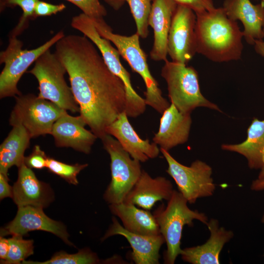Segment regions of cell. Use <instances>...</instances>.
I'll return each instance as SVG.
<instances>
[{"mask_svg":"<svg viewBox=\"0 0 264 264\" xmlns=\"http://www.w3.org/2000/svg\"><path fill=\"white\" fill-rule=\"evenodd\" d=\"M55 53L65 66L80 115L98 138L125 110L122 81L106 65L94 44L86 36L65 35L55 44Z\"/></svg>","mask_w":264,"mask_h":264,"instance_id":"cell-1","label":"cell"},{"mask_svg":"<svg viewBox=\"0 0 264 264\" xmlns=\"http://www.w3.org/2000/svg\"><path fill=\"white\" fill-rule=\"evenodd\" d=\"M196 14L197 51L217 63L241 59L243 49L242 31L222 7Z\"/></svg>","mask_w":264,"mask_h":264,"instance_id":"cell-2","label":"cell"},{"mask_svg":"<svg viewBox=\"0 0 264 264\" xmlns=\"http://www.w3.org/2000/svg\"><path fill=\"white\" fill-rule=\"evenodd\" d=\"M91 20L99 34L116 46L120 55L132 69L142 78L146 88L145 92L146 105L162 114L170 104L163 97L157 82L151 74L146 55L140 46L138 34L136 32L127 36L115 34L104 18Z\"/></svg>","mask_w":264,"mask_h":264,"instance_id":"cell-3","label":"cell"},{"mask_svg":"<svg viewBox=\"0 0 264 264\" xmlns=\"http://www.w3.org/2000/svg\"><path fill=\"white\" fill-rule=\"evenodd\" d=\"M187 202L179 191L174 190L167 206L161 205L153 214L167 245L165 264H174L177 256L180 255L181 239L185 225L192 226L194 220L206 225L208 223L207 217L204 213L190 209Z\"/></svg>","mask_w":264,"mask_h":264,"instance_id":"cell-4","label":"cell"},{"mask_svg":"<svg viewBox=\"0 0 264 264\" xmlns=\"http://www.w3.org/2000/svg\"><path fill=\"white\" fill-rule=\"evenodd\" d=\"M71 26L83 33L94 44L110 70L123 82L126 95L125 111L128 117L135 118L143 113L147 105L145 100L133 89L130 74L122 66L118 50L111 44L109 40L99 34L91 19L84 13L72 17Z\"/></svg>","mask_w":264,"mask_h":264,"instance_id":"cell-5","label":"cell"},{"mask_svg":"<svg viewBox=\"0 0 264 264\" xmlns=\"http://www.w3.org/2000/svg\"><path fill=\"white\" fill-rule=\"evenodd\" d=\"M161 75L167 85L171 103L181 112L190 113L198 107L221 112L219 107L202 94L197 70L192 66L165 61Z\"/></svg>","mask_w":264,"mask_h":264,"instance_id":"cell-6","label":"cell"},{"mask_svg":"<svg viewBox=\"0 0 264 264\" xmlns=\"http://www.w3.org/2000/svg\"><path fill=\"white\" fill-rule=\"evenodd\" d=\"M37 80L40 98L49 100L60 108L73 113L80 111L70 87L65 79L66 70L50 49L43 53L28 71Z\"/></svg>","mask_w":264,"mask_h":264,"instance_id":"cell-7","label":"cell"},{"mask_svg":"<svg viewBox=\"0 0 264 264\" xmlns=\"http://www.w3.org/2000/svg\"><path fill=\"white\" fill-rule=\"evenodd\" d=\"M64 36L61 30L44 44L31 50L23 49L22 42L17 37H9L6 48L0 53V64H4L0 74V98L21 95L17 86L22 75L43 53Z\"/></svg>","mask_w":264,"mask_h":264,"instance_id":"cell-8","label":"cell"},{"mask_svg":"<svg viewBox=\"0 0 264 264\" xmlns=\"http://www.w3.org/2000/svg\"><path fill=\"white\" fill-rule=\"evenodd\" d=\"M15 98L9 124L12 127L23 126L31 138L51 134L55 122L67 112L53 102L32 93L21 94Z\"/></svg>","mask_w":264,"mask_h":264,"instance_id":"cell-9","label":"cell"},{"mask_svg":"<svg viewBox=\"0 0 264 264\" xmlns=\"http://www.w3.org/2000/svg\"><path fill=\"white\" fill-rule=\"evenodd\" d=\"M101 139L110 158L111 181L104 199L110 204L121 203L141 174L140 162L132 158L112 135L108 134Z\"/></svg>","mask_w":264,"mask_h":264,"instance_id":"cell-10","label":"cell"},{"mask_svg":"<svg viewBox=\"0 0 264 264\" xmlns=\"http://www.w3.org/2000/svg\"><path fill=\"white\" fill-rule=\"evenodd\" d=\"M160 150L168 165L167 173L188 202L193 204L198 198L213 195L216 187L212 177V169L209 165L197 160L186 166L176 160L168 151L162 148Z\"/></svg>","mask_w":264,"mask_h":264,"instance_id":"cell-11","label":"cell"},{"mask_svg":"<svg viewBox=\"0 0 264 264\" xmlns=\"http://www.w3.org/2000/svg\"><path fill=\"white\" fill-rule=\"evenodd\" d=\"M196 18L193 10L177 5L168 38V55L172 61L187 65L197 53Z\"/></svg>","mask_w":264,"mask_h":264,"instance_id":"cell-12","label":"cell"},{"mask_svg":"<svg viewBox=\"0 0 264 264\" xmlns=\"http://www.w3.org/2000/svg\"><path fill=\"white\" fill-rule=\"evenodd\" d=\"M18 207L15 218L1 228V236H23L30 231L42 230L52 233L68 245L73 246L69 240V234L65 225L47 216L43 208L31 206Z\"/></svg>","mask_w":264,"mask_h":264,"instance_id":"cell-13","label":"cell"},{"mask_svg":"<svg viewBox=\"0 0 264 264\" xmlns=\"http://www.w3.org/2000/svg\"><path fill=\"white\" fill-rule=\"evenodd\" d=\"M87 124L80 115L73 116L67 112L54 123L51 134L58 147H69L88 154L98 138L91 131L85 128Z\"/></svg>","mask_w":264,"mask_h":264,"instance_id":"cell-14","label":"cell"},{"mask_svg":"<svg viewBox=\"0 0 264 264\" xmlns=\"http://www.w3.org/2000/svg\"><path fill=\"white\" fill-rule=\"evenodd\" d=\"M13 201L18 207H47L54 199L48 184L39 180L24 163L18 168V176L13 186Z\"/></svg>","mask_w":264,"mask_h":264,"instance_id":"cell-15","label":"cell"},{"mask_svg":"<svg viewBox=\"0 0 264 264\" xmlns=\"http://www.w3.org/2000/svg\"><path fill=\"white\" fill-rule=\"evenodd\" d=\"M114 235H121L128 241L132 249L131 258L135 264H159V250L165 242L161 234L147 236L129 232L112 217V223L101 240L103 241Z\"/></svg>","mask_w":264,"mask_h":264,"instance_id":"cell-16","label":"cell"},{"mask_svg":"<svg viewBox=\"0 0 264 264\" xmlns=\"http://www.w3.org/2000/svg\"><path fill=\"white\" fill-rule=\"evenodd\" d=\"M231 20L243 25L244 40L250 45L264 38V3L253 4L250 0H224L222 7Z\"/></svg>","mask_w":264,"mask_h":264,"instance_id":"cell-17","label":"cell"},{"mask_svg":"<svg viewBox=\"0 0 264 264\" xmlns=\"http://www.w3.org/2000/svg\"><path fill=\"white\" fill-rule=\"evenodd\" d=\"M125 111L108 127L107 134L114 136L131 156L144 162L149 158L156 157L160 151L154 142L143 140L137 134L129 121Z\"/></svg>","mask_w":264,"mask_h":264,"instance_id":"cell-18","label":"cell"},{"mask_svg":"<svg viewBox=\"0 0 264 264\" xmlns=\"http://www.w3.org/2000/svg\"><path fill=\"white\" fill-rule=\"evenodd\" d=\"M191 124L190 113L180 111L171 103L162 113L158 131L153 140L160 148L169 151L188 140Z\"/></svg>","mask_w":264,"mask_h":264,"instance_id":"cell-19","label":"cell"},{"mask_svg":"<svg viewBox=\"0 0 264 264\" xmlns=\"http://www.w3.org/2000/svg\"><path fill=\"white\" fill-rule=\"evenodd\" d=\"M177 3L174 0H153L149 25L154 31L150 58L154 61L167 60L169 33Z\"/></svg>","mask_w":264,"mask_h":264,"instance_id":"cell-20","label":"cell"},{"mask_svg":"<svg viewBox=\"0 0 264 264\" xmlns=\"http://www.w3.org/2000/svg\"><path fill=\"white\" fill-rule=\"evenodd\" d=\"M174 190L172 183L165 177L153 178L142 170L139 177L123 202L150 210L157 201L169 200Z\"/></svg>","mask_w":264,"mask_h":264,"instance_id":"cell-21","label":"cell"},{"mask_svg":"<svg viewBox=\"0 0 264 264\" xmlns=\"http://www.w3.org/2000/svg\"><path fill=\"white\" fill-rule=\"evenodd\" d=\"M207 226L210 232L207 241L202 245L182 249V259L192 264H219L220 254L224 245L233 237L232 231L220 227L218 220L211 219Z\"/></svg>","mask_w":264,"mask_h":264,"instance_id":"cell-22","label":"cell"},{"mask_svg":"<svg viewBox=\"0 0 264 264\" xmlns=\"http://www.w3.org/2000/svg\"><path fill=\"white\" fill-rule=\"evenodd\" d=\"M110 211L121 220L123 227L129 232L147 236L161 234L159 226L149 211L124 202L110 204Z\"/></svg>","mask_w":264,"mask_h":264,"instance_id":"cell-23","label":"cell"},{"mask_svg":"<svg viewBox=\"0 0 264 264\" xmlns=\"http://www.w3.org/2000/svg\"><path fill=\"white\" fill-rule=\"evenodd\" d=\"M221 148L243 155L250 169H262L264 167V120L254 118L245 141L237 144H222Z\"/></svg>","mask_w":264,"mask_h":264,"instance_id":"cell-24","label":"cell"},{"mask_svg":"<svg viewBox=\"0 0 264 264\" xmlns=\"http://www.w3.org/2000/svg\"><path fill=\"white\" fill-rule=\"evenodd\" d=\"M31 138L23 126H13L0 146V174L8 178L9 169L13 166L19 168L24 163V154Z\"/></svg>","mask_w":264,"mask_h":264,"instance_id":"cell-25","label":"cell"},{"mask_svg":"<svg viewBox=\"0 0 264 264\" xmlns=\"http://www.w3.org/2000/svg\"><path fill=\"white\" fill-rule=\"evenodd\" d=\"M100 261L97 254L88 248L80 250L74 254L61 251L54 254L48 260L34 262L24 260L23 264H96Z\"/></svg>","mask_w":264,"mask_h":264,"instance_id":"cell-26","label":"cell"},{"mask_svg":"<svg viewBox=\"0 0 264 264\" xmlns=\"http://www.w3.org/2000/svg\"><path fill=\"white\" fill-rule=\"evenodd\" d=\"M128 3L136 26V33L142 39L149 35V19L153 0H125Z\"/></svg>","mask_w":264,"mask_h":264,"instance_id":"cell-27","label":"cell"},{"mask_svg":"<svg viewBox=\"0 0 264 264\" xmlns=\"http://www.w3.org/2000/svg\"><path fill=\"white\" fill-rule=\"evenodd\" d=\"M39 0H5L0 5V12L6 7L19 6L22 10V14L18 24L10 32L9 37H17L28 27L30 20H33L35 7Z\"/></svg>","mask_w":264,"mask_h":264,"instance_id":"cell-28","label":"cell"},{"mask_svg":"<svg viewBox=\"0 0 264 264\" xmlns=\"http://www.w3.org/2000/svg\"><path fill=\"white\" fill-rule=\"evenodd\" d=\"M10 248L6 259L1 264H19L34 253V241L24 240L22 236H12L8 239Z\"/></svg>","mask_w":264,"mask_h":264,"instance_id":"cell-29","label":"cell"},{"mask_svg":"<svg viewBox=\"0 0 264 264\" xmlns=\"http://www.w3.org/2000/svg\"><path fill=\"white\" fill-rule=\"evenodd\" d=\"M88 166L87 163L68 164L48 157L46 168L48 171L65 179L67 182L77 185V176L79 173Z\"/></svg>","mask_w":264,"mask_h":264,"instance_id":"cell-30","label":"cell"},{"mask_svg":"<svg viewBox=\"0 0 264 264\" xmlns=\"http://www.w3.org/2000/svg\"><path fill=\"white\" fill-rule=\"evenodd\" d=\"M77 6L92 19L104 18L107 15L106 8L99 0H66Z\"/></svg>","mask_w":264,"mask_h":264,"instance_id":"cell-31","label":"cell"},{"mask_svg":"<svg viewBox=\"0 0 264 264\" xmlns=\"http://www.w3.org/2000/svg\"><path fill=\"white\" fill-rule=\"evenodd\" d=\"M48 156L39 145H35L32 153L24 157V163L30 169L41 170L46 168Z\"/></svg>","mask_w":264,"mask_h":264,"instance_id":"cell-32","label":"cell"},{"mask_svg":"<svg viewBox=\"0 0 264 264\" xmlns=\"http://www.w3.org/2000/svg\"><path fill=\"white\" fill-rule=\"evenodd\" d=\"M66 8V6L64 3L53 4L39 0L35 7L34 19L39 17L56 14L65 10Z\"/></svg>","mask_w":264,"mask_h":264,"instance_id":"cell-33","label":"cell"},{"mask_svg":"<svg viewBox=\"0 0 264 264\" xmlns=\"http://www.w3.org/2000/svg\"><path fill=\"white\" fill-rule=\"evenodd\" d=\"M177 4L187 7L196 14L210 11L215 8L212 0H174Z\"/></svg>","mask_w":264,"mask_h":264,"instance_id":"cell-34","label":"cell"},{"mask_svg":"<svg viewBox=\"0 0 264 264\" xmlns=\"http://www.w3.org/2000/svg\"><path fill=\"white\" fill-rule=\"evenodd\" d=\"M8 181L9 178L0 174V199L1 200L7 197L12 198L13 187L8 184Z\"/></svg>","mask_w":264,"mask_h":264,"instance_id":"cell-35","label":"cell"},{"mask_svg":"<svg viewBox=\"0 0 264 264\" xmlns=\"http://www.w3.org/2000/svg\"><path fill=\"white\" fill-rule=\"evenodd\" d=\"M10 248L8 239H6L3 236L0 237V261L5 260L8 255Z\"/></svg>","mask_w":264,"mask_h":264,"instance_id":"cell-36","label":"cell"},{"mask_svg":"<svg viewBox=\"0 0 264 264\" xmlns=\"http://www.w3.org/2000/svg\"><path fill=\"white\" fill-rule=\"evenodd\" d=\"M251 189L253 190L260 191L264 189V177L261 178H258L257 179L253 181ZM262 222L264 223V214L262 218Z\"/></svg>","mask_w":264,"mask_h":264,"instance_id":"cell-37","label":"cell"},{"mask_svg":"<svg viewBox=\"0 0 264 264\" xmlns=\"http://www.w3.org/2000/svg\"><path fill=\"white\" fill-rule=\"evenodd\" d=\"M110 7L114 10H119L126 2L125 0H104Z\"/></svg>","mask_w":264,"mask_h":264,"instance_id":"cell-38","label":"cell"},{"mask_svg":"<svg viewBox=\"0 0 264 264\" xmlns=\"http://www.w3.org/2000/svg\"><path fill=\"white\" fill-rule=\"evenodd\" d=\"M253 45L256 53L264 57V41L263 40H256Z\"/></svg>","mask_w":264,"mask_h":264,"instance_id":"cell-39","label":"cell"},{"mask_svg":"<svg viewBox=\"0 0 264 264\" xmlns=\"http://www.w3.org/2000/svg\"><path fill=\"white\" fill-rule=\"evenodd\" d=\"M264 177V167L261 169L258 178H261Z\"/></svg>","mask_w":264,"mask_h":264,"instance_id":"cell-40","label":"cell"},{"mask_svg":"<svg viewBox=\"0 0 264 264\" xmlns=\"http://www.w3.org/2000/svg\"><path fill=\"white\" fill-rule=\"evenodd\" d=\"M5 0H0V5H1Z\"/></svg>","mask_w":264,"mask_h":264,"instance_id":"cell-41","label":"cell"},{"mask_svg":"<svg viewBox=\"0 0 264 264\" xmlns=\"http://www.w3.org/2000/svg\"><path fill=\"white\" fill-rule=\"evenodd\" d=\"M262 2L264 3V0H261Z\"/></svg>","mask_w":264,"mask_h":264,"instance_id":"cell-42","label":"cell"}]
</instances>
